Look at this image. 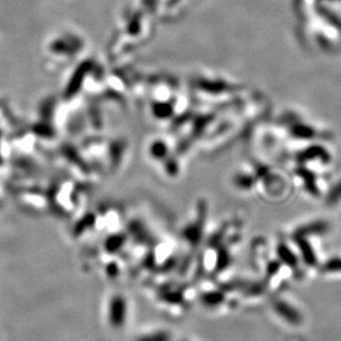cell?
Masks as SVG:
<instances>
[{"label":"cell","mask_w":341,"mask_h":341,"mask_svg":"<svg viewBox=\"0 0 341 341\" xmlns=\"http://www.w3.org/2000/svg\"><path fill=\"white\" fill-rule=\"evenodd\" d=\"M195 104L224 109L237 103L244 95V85L220 73L200 71L186 82Z\"/></svg>","instance_id":"obj_1"},{"label":"cell","mask_w":341,"mask_h":341,"mask_svg":"<svg viewBox=\"0 0 341 341\" xmlns=\"http://www.w3.org/2000/svg\"><path fill=\"white\" fill-rule=\"evenodd\" d=\"M87 157L102 177L115 175L123 168L130 153V141L123 135L92 134L84 145Z\"/></svg>","instance_id":"obj_2"},{"label":"cell","mask_w":341,"mask_h":341,"mask_svg":"<svg viewBox=\"0 0 341 341\" xmlns=\"http://www.w3.org/2000/svg\"><path fill=\"white\" fill-rule=\"evenodd\" d=\"M144 153L152 167L163 179L177 181L182 177L185 157L180 152L177 142L167 132L148 137Z\"/></svg>","instance_id":"obj_3"},{"label":"cell","mask_w":341,"mask_h":341,"mask_svg":"<svg viewBox=\"0 0 341 341\" xmlns=\"http://www.w3.org/2000/svg\"><path fill=\"white\" fill-rule=\"evenodd\" d=\"M125 318V301L122 297H115L111 301L110 306V321L114 326H121Z\"/></svg>","instance_id":"obj_4"},{"label":"cell","mask_w":341,"mask_h":341,"mask_svg":"<svg viewBox=\"0 0 341 341\" xmlns=\"http://www.w3.org/2000/svg\"><path fill=\"white\" fill-rule=\"evenodd\" d=\"M317 157L321 158L323 162H327L329 159V155H328V153L326 152V150H324L323 147L318 146V145L308 147L307 150L302 151L299 154V155H298V159H299L300 162L309 161V159H313V158H317Z\"/></svg>","instance_id":"obj_5"},{"label":"cell","mask_w":341,"mask_h":341,"mask_svg":"<svg viewBox=\"0 0 341 341\" xmlns=\"http://www.w3.org/2000/svg\"><path fill=\"white\" fill-rule=\"evenodd\" d=\"M290 133L292 136L298 138H311L312 136H315V131H313L312 127L305 124L296 123V122L295 123H291Z\"/></svg>","instance_id":"obj_6"},{"label":"cell","mask_w":341,"mask_h":341,"mask_svg":"<svg viewBox=\"0 0 341 341\" xmlns=\"http://www.w3.org/2000/svg\"><path fill=\"white\" fill-rule=\"evenodd\" d=\"M297 174L301 178L302 182L305 183L306 189L309 192H310V193H312V194L318 193L316 180H315V177H313V174L311 172H309V170L306 169V168H298Z\"/></svg>","instance_id":"obj_7"},{"label":"cell","mask_w":341,"mask_h":341,"mask_svg":"<svg viewBox=\"0 0 341 341\" xmlns=\"http://www.w3.org/2000/svg\"><path fill=\"white\" fill-rule=\"evenodd\" d=\"M341 199V182L337 184L332 189V191L330 192V194L328 196V202L329 203H337V202Z\"/></svg>","instance_id":"obj_8"},{"label":"cell","mask_w":341,"mask_h":341,"mask_svg":"<svg viewBox=\"0 0 341 341\" xmlns=\"http://www.w3.org/2000/svg\"><path fill=\"white\" fill-rule=\"evenodd\" d=\"M326 230V224L323 223H315L312 225L306 226L302 228V233H320Z\"/></svg>","instance_id":"obj_9"},{"label":"cell","mask_w":341,"mask_h":341,"mask_svg":"<svg viewBox=\"0 0 341 341\" xmlns=\"http://www.w3.org/2000/svg\"><path fill=\"white\" fill-rule=\"evenodd\" d=\"M162 340H165V337L162 334H159V335H156V337H154V340L153 341H162ZM145 341H152L151 339H146Z\"/></svg>","instance_id":"obj_10"}]
</instances>
